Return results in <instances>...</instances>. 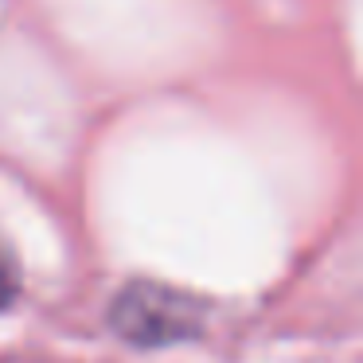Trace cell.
Listing matches in <instances>:
<instances>
[{"label":"cell","mask_w":363,"mask_h":363,"mask_svg":"<svg viewBox=\"0 0 363 363\" xmlns=\"http://www.w3.org/2000/svg\"><path fill=\"white\" fill-rule=\"evenodd\" d=\"M16 297V269H12L9 254L0 250V308H9Z\"/></svg>","instance_id":"6da1fadb"}]
</instances>
